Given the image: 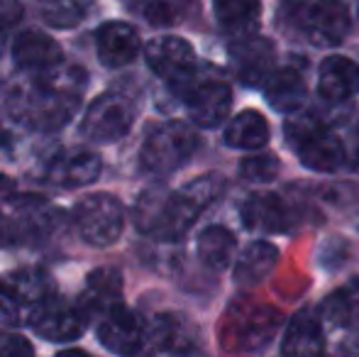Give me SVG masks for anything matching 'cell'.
Listing matches in <instances>:
<instances>
[{
  "mask_svg": "<svg viewBox=\"0 0 359 357\" xmlns=\"http://www.w3.org/2000/svg\"><path fill=\"white\" fill-rule=\"evenodd\" d=\"M225 191L220 174H203L179 191L147 189L135 201V225L159 243L181 240Z\"/></svg>",
  "mask_w": 359,
  "mask_h": 357,
  "instance_id": "obj_1",
  "label": "cell"
},
{
  "mask_svg": "<svg viewBox=\"0 0 359 357\" xmlns=\"http://www.w3.org/2000/svg\"><path fill=\"white\" fill-rule=\"evenodd\" d=\"M86 81L88 76L83 69L72 64L39 72L10 93V113L20 125L39 133H54L76 115Z\"/></svg>",
  "mask_w": 359,
  "mask_h": 357,
  "instance_id": "obj_2",
  "label": "cell"
},
{
  "mask_svg": "<svg viewBox=\"0 0 359 357\" xmlns=\"http://www.w3.org/2000/svg\"><path fill=\"white\" fill-rule=\"evenodd\" d=\"M281 20L313 47H337L352 29V8L347 0H286Z\"/></svg>",
  "mask_w": 359,
  "mask_h": 357,
  "instance_id": "obj_3",
  "label": "cell"
},
{
  "mask_svg": "<svg viewBox=\"0 0 359 357\" xmlns=\"http://www.w3.org/2000/svg\"><path fill=\"white\" fill-rule=\"evenodd\" d=\"M284 135L298 162L311 172L332 174L345 167V140L318 115L303 110L288 113Z\"/></svg>",
  "mask_w": 359,
  "mask_h": 357,
  "instance_id": "obj_4",
  "label": "cell"
},
{
  "mask_svg": "<svg viewBox=\"0 0 359 357\" xmlns=\"http://www.w3.org/2000/svg\"><path fill=\"white\" fill-rule=\"evenodd\" d=\"M198 133L189 123L169 120L151 130L140 149V164L147 174L166 177L181 169L198 149Z\"/></svg>",
  "mask_w": 359,
  "mask_h": 357,
  "instance_id": "obj_5",
  "label": "cell"
},
{
  "mask_svg": "<svg viewBox=\"0 0 359 357\" xmlns=\"http://www.w3.org/2000/svg\"><path fill=\"white\" fill-rule=\"evenodd\" d=\"M54 296V281L42 269L13 271L0 279V321L8 325L29 323L37 309Z\"/></svg>",
  "mask_w": 359,
  "mask_h": 357,
  "instance_id": "obj_6",
  "label": "cell"
},
{
  "mask_svg": "<svg viewBox=\"0 0 359 357\" xmlns=\"http://www.w3.org/2000/svg\"><path fill=\"white\" fill-rule=\"evenodd\" d=\"M191 123L198 128H217L227 120L232 105V88L213 69H198L196 76L179 90Z\"/></svg>",
  "mask_w": 359,
  "mask_h": 357,
  "instance_id": "obj_7",
  "label": "cell"
},
{
  "mask_svg": "<svg viewBox=\"0 0 359 357\" xmlns=\"http://www.w3.org/2000/svg\"><path fill=\"white\" fill-rule=\"evenodd\" d=\"M135 118L137 103L133 95L123 90H108L88 105L81 120V133L90 142H115L130 133Z\"/></svg>",
  "mask_w": 359,
  "mask_h": 357,
  "instance_id": "obj_8",
  "label": "cell"
},
{
  "mask_svg": "<svg viewBox=\"0 0 359 357\" xmlns=\"http://www.w3.org/2000/svg\"><path fill=\"white\" fill-rule=\"evenodd\" d=\"M74 225L88 245L105 248L120 238L125 228L123 203L113 194H90L74 208Z\"/></svg>",
  "mask_w": 359,
  "mask_h": 357,
  "instance_id": "obj_9",
  "label": "cell"
},
{
  "mask_svg": "<svg viewBox=\"0 0 359 357\" xmlns=\"http://www.w3.org/2000/svg\"><path fill=\"white\" fill-rule=\"evenodd\" d=\"M144 59L147 67L151 69V74L176 90L184 88L201 69L194 47L186 39L174 37V34L151 39L144 47Z\"/></svg>",
  "mask_w": 359,
  "mask_h": 357,
  "instance_id": "obj_10",
  "label": "cell"
},
{
  "mask_svg": "<svg viewBox=\"0 0 359 357\" xmlns=\"http://www.w3.org/2000/svg\"><path fill=\"white\" fill-rule=\"evenodd\" d=\"M13 223L15 240L27 245H42L57 235L64 225V213L42 196H22L13 198Z\"/></svg>",
  "mask_w": 359,
  "mask_h": 357,
  "instance_id": "obj_11",
  "label": "cell"
},
{
  "mask_svg": "<svg viewBox=\"0 0 359 357\" xmlns=\"http://www.w3.org/2000/svg\"><path fill=\"white\" fill-rule=\"evenodd\" d=\"M230 64L235 76L240 79L245 86H264L269 74L276 67V47L271 39L262 37V34H242V37H232L230 44Z\"/></svg>",
  "mask_w": 359,
  "mask_h": 357,
  "instance_id": "obj_12",
  "label": "cell"
},
{
  "mask_svg": "<svg viewBox=\"0 0 359 357\" xmlns=\"http://www.w3.org/2000/svg\"><path fill=\"white\" fill-rule=\"evenodd\" d=\"M242 225L250 230H262V233H288L301 223L298 208L281 194L271 191H259L250 194L242 201Z\"/></svg>",
  "mask_w": 359,
  "mask_h": 357,
  "instance_id": "obj_13",
  "label": "cell"
},
{
  "mask_svg": "<svg viewBox=\"0 0 359 357\" xmlns=\"http://www.w3.org/2000/svg\"><path fill=\"white\" fill-rule=\"evenodd\" d=\"M98 340L115 355H137L147 345V325L142 316L118 304L100 316Z\"/></svg>",
  "mask_w": 359,
  "mask_h": 357,
  "instance_id": "obj_14",
  "label": "cell"
},
{
  "mask_svg": "<svg viewBox=\"0 0 359 357\" xmlns=\"http://www.w3.org/2000/svg\"><path fill=\"white\" fill-rule=\"evenodd\" d=\"M86 321H88V316L81 311L79 304H69L59 296H52L39 306L27 325H32L34 333L52 340V343H69L83 333Z\"/></svg>",
  "mask_w": 359,
  "mask_h": 357,
  "instance_id": "obj_15",
  "label": "cell"
},
{
  "mask_svg": "<svg viewBox=\"0 0 359 357\" xmlns=\"http://www.w3.org/2000/svg\"><path fill=\"white\" fill-rule=\"evenodd\" d=\"M306 72L308 67H303V62H298V59L288 64H276L274 72L264 81V95L271 108L286 115L303 108L308 98Z\"/></svg>",
  "mask_w": 359,
  "mask_h": 357,
  "instance_id": "obj_16",
  "label": "cell"
},
{
  "mask_svg": "<svg viewBox=\"0 0 359 357\" xmlns=\"http://www.w3.org/2000/svg\"><path fill=\"white\" fill-rule=\"evenodd\" d=\"M151 353H169V355H189L198 353V333L191 325L189 318L181 314H161L156 316L154 325L147 328V345Z\"/></svg>",
  "mask_w": 359,
  "mask_h": 357,
  "instance_id": "obj_17",
  "label": "cell"
},
{
  "mask_svg": "<svg viewBox=\"0 0 359 357\" xmlns=\"http://www.w3.org/2000/svg\"><path fill=\"white\" fill-rule=\"evenodd\" d=\"M359 93V64L342 54L323 59L318 72V95L330 105H342Z\"/></svg>",
  "mask_w": 359,
  "mask_h": 357,
  "instance_id": "obj_18",
  "label": "cell"
},
{
  "mask_svg": "<svg viewBox=\"0 0 359 357\" xmlns=\"http://www.w3.org/2000/svg\"><path fill=\"white\" fill-rule=\"evenodd\" d=\"M103 162L95 152L90 149H69V152H59L52 162L47 164V177L49 184L64 186V189H79V186H88L100 177Z\"/></svg>",
  "mask_w": 359,
  "mask_h": 357,
  "instance_id": "obj_19",
  "label": "cell"
},
{
  "mask_svg": "<svg viewBox=\"0 0 359 357\" xmlns=\"http://www.w3.org/2000/svg\"><path fill=\"white\" fill-rule=\"evenodd\" d=\"M95 49H98V59L105 67L118 69L137 57L142 49V39L133 25L113 20L95 32Z\"/></svg>",
  "mask_w": 359,
  "mask_h": 357,
  "instance_id": "obj_20",
  "label": "cell"
},
{
  "mask_svg": "<svg viewBox=\"0 0 359 357\" xmlns=\"http://www.w3.org/2000/svg\"><path fill=\"white\" fill-rule=\"evenodd\" d=\"M325 330L323 318L311 309H303L288 321L281 340L284 355H323L325 353Z\"/></svg>",
  "mask_w": 359,
  "mask_h": 357,
  "instance_id": "obj_21",
  "label": "cell"
},
{
  "mask_svg": "<svg viewBox=\"0 0 359 357\" xmlns=\"http://www.w3.org/2000/svg\"><path fill=\"white\" fill-rule=\"evenodd\" d=\"M13 59L20 69L25 72H47V69H54L64 62V52L52 37L42 32H22L13 44Z\"/></svg>",
  "mask_w": 359,
  "mask_h": 357,
  "instance_id": "obj_22",
  "label": "cell"
},
{
  "mask_svg": "<svg viewBox=\"0 0 359 357\" xmlns=\"http://www.w3.org/2000/svg\"><path fill=\"white\" fill-rule=\"evenodd\" d=\"M123 304V276L113 267L93 269L86 281L83 294L79 296V306L86 316H103L108 309Z\"/></svg>",
  "mask_w": 359,
  "mask_h": 357,
  "instance_id": "obj_23",
  "label": "cell"
},
{
  "mask_svg": "<svg viewBox=\"0 0 359 357\" xmlns=\"http://www.w3.org/2000/svg\"><path fill=\"white\" fill-rule=\"evenodd\" d=\"M279 262V250L266 240H255L240 252L235 262V281L240 286H257L274 271Z\"/></svg>",
  "mask_w": 359,
  "mask_h": 357,
  "instance_id": "obj_24",
  "label": "cell"
},
{
  "mask_svg": "<svg viewBox=\"0 0 359 357\" xmlns=\"http://www.w3.org/2000/svg\"><path fill=\"white\" fill-rule=\"evenodd\" d=\"M269 123L259 110H242L232 120H227L225 128V144L232 149H245V152H255V149H264L269 142Z\"/></svg>",
  "mask_w": 359,
  "mask_h": 357,
  "instance_id": "obj_25",
  "label": "cell"
},
{
  "mask_svg": "<svg viewBox=\"0 0 359 357\" xmlns=\"http://www.w3.org/2000/svg\"><path fill=\"white\" fill-rule=\"evenodd\" d=\"M217 25L230 37L257 32L262 22V0H213Z\"/></svg>",
  "mask_w": 359,
  "mask_h": 357,
  "instance_id": "obj_26",
  "label": "cell"
},
{
  "mask_svg": "<svg viewBox=\"0 0 359 357\" xmlns=\"http://www.w3.org/2000/svg\"><path fill=\"white\" fill-rule=\"evenodd\" d=\"M320 318L342 330H359V276L335 289L320 304Z\"/></svg>",
  "mask_w": 359,
  "mask_h": 357,
  "instance_id": "obj_27",
  "label": "cell"
},
{
  "mask_svg": "<svg viewBox=\"0 0 359 357\" xmlns=\"http://www.w3.org/2000/svg\"><path fill=\"white\" fill-rule=\"evenodd\" d=\"M135 15L151 27H176L198 8V0H130Z\"/></svg>",
  "mask_w": 359,
  "mask_h": 357,
  "instance_id": "obj_28",
  "label": "cell"
},
{
  "mask_svg": "<svg viewBox=\"0 0 359 357\" xmlns=\"http://www.w3.org/2000/svg\"><path fill=\"white\" fill-rule=\"evenodd\" d=\"M196 250H198V260L205 267L220 271V269L230 267V262L235 260L237 240H235V235L227 228H222V225H208L205 230H201Z\"/></svg>",
  "mask_w": 359,
  "mask_h": 357,
  "instance_id": "obj_29",
  "label": "cell"
},
{
  "mask_svg": "<svg viewBox=\"0 0 359 357\" xmlns=\"http://www.w3.org/2000/svg\"><path fill=\"white\" fill-rule=\"evenodd\" d=\"M93 0H42L39 10L47 25L57 29L76 27L81 20H86Z\"/></svg>",
  "mask_w": 359,
  "mask_h": 357,
  "instance_id": "obj_30",
  "label": "cell"
},
{
  "mask_svg": "<svg viewBox=\"0 0 359 357\" xmlns=\"http://www.w3.org/2000/svg\"><path fill=\"white\" fill-rule=\"evenodd\" d=\"M237 172H240V177L245 181H250V184H269V181H274L279 177L281 162L276 154L255 149V152L242 159Z\"/></svg>",
  "mask_w": 359,
  "mask_h": 357,
  "instance_id": "obj_31",
  "label": "cell"
},
{
  "mask_svg": "<svg viewBox=\"0 0 359 357\" xmlns=\"http://www.w3.org/2000/svg\"><path fill=\"white\" fill-rule=\"evenodd\" d=\"M20 355H34L32 343L18 333H0V357H20Z\"/></svg>",
  "mask_w": 359,
  "mask_h": 357,
  "instance_id": "obj_32",
  "label": "cell"
},
{
  "mask_svg": "<svg viewBox=\"0 0 359 357\" xmlns=\"http://www.w3.org/2000/svg\"><path fill=\"white\" fill-rule=\"evenodd\" d=\"M22 20V3L20 0H0V32L13 29Z\"/></svg>",
  "mask_w": 359,
  "mask_h": 357,
  "instance_id": "obj_33",
  "label": "cell"
},
{
  "mask_svg": "<svg viewBox=\"0 0 359 357\" xmlns=\"http://www.w3.org/2000/svg\"><path fill=\"white\" fill-rule=\"evenodd\" d=\"M345 157H347V162H350V167L355 169V172H359V123L350 130V135H347Z\"/></svg>",
  "mask_w": 359,
  "mask_h": 357,
  "instance_id": "obj_34",
  "label": "cell"
},
{
  "mask_svg": "<svg viewBox=\"0 0 359 357\" xmlns=\"http://www.w3.org/2000/svg\"><path fill=\"white\" fill-rule=\"evenodd\" d=\"M18 243L15 240V228L13 223H10V218H5L3 213H0V248H8V245Z\"/></svg>",
  "mask_w": 359,
  "mask_h": 357,
  "instance_id": "obj_35",
  "label": "cell"
},
{
  "mask_svg": "<svg viewBox=\"0 0 359 357\" xmlns=\"http://www.w3.org/2000/svg\"><path fill=\"white\" fill-rule=\"evenodd\" d=\"M15 198V181L5 174H0V206L3 203H10Z\"/></svg>",
  "mask_w": 359,
  "mask_h": 357,
  "instance_id": "obj_36",
  "label": "cell"
}]
</instances>
